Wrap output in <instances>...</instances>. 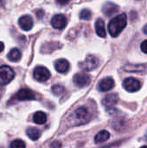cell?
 I'll return each instance as SVG.
<instances>
[{
	"label": "cell",
	"instance_id": "cell-1",
	"mask_svg": "<svg viewBox=\"0 0 147 148\" xmlns=\"http://www.w3.org/2000/svg\"><path fill=\"white\" fill-rule=\"evenodd\" d=\"M126 15L122 13L113 17L108 24V31L113 37L118 36L126 26Z\"/></svg>",
	"mask_w": 147,
	"mask_h": 148
},
{
	"label": "cell",
	"instance_id": "cell-2",
	"mask_svg": "<svg viewBox=\"0 0 147 148\" xmlns=\"http://www.w3.org/2000/svg\"><path fill=\"white\" fill-rule=\"evenodd\" d=\"M91 118L90 113L85 107L77 108L69 117V122L71 126H80L87 123Z\"/></svg>",
	"mask_w": 147,
	"mask_h": 148
},
{
	"label": "cell",
	"instance_id": "cell-3",
	"mask_svg": "<svg viewBox=\"0 0 147 148\" xmlns=\"http://www.w3.org/2000/svg\"><path fill=\"white\" fill-rule=\"evenodd\" d=\"M15 76L13 69L6 65L0 67V86L10 83Z\"/></svg>",
	"mask_w": 147,
	"mask_h": 148
},
{
	"label": "cell",
	"instance_id": "cell-4",
	"mask_svg": "<svg viewBox=\"0 0 147 148\" xmlns=\"http://www.w3.org/2000/svg\"><path fill=\"white\" fill-rule=\"evenodd\" d=\"M99 66V59L92 55H89L87 56L84 62L80 63V68L86 70V71H91L95 69Z\"/></svg>",
	"mask_w": 147,
	"mask_h": 148
},
{
	"label": "cell",
	"instance_id": "cell-5",
	"mask_svg": "<svg viewBox=\"0 0 147 148\" xmlns=\"http://www.w3.org/2000/svg\"><path fill=\"white\" fill-rule=\"evenodd\" d=\"M33 75L37 82H44L50 78V72L47 68L42 66H38L34 69Z\"/></svg>",
	"mask_w": 147,
	"mask_h": 148
},
{
	"label": "cell",
	"instance_id": "cell-6",
	"mask_svg": "<svg viewBox=\"0 0 147 148\" xmlns=\"http://www.w3.org/2000/svg\"><path fill=\"white\" fill-rule=\"evenodd\" d=\"M123 87L126 91L130 93H134L141 88V82L133 77H129L124 80Z\"/></svg>",
	"mask_w": 147,
	"mask_h": 148
},
{
	"label": "cell",
	"instance_id": "cell-7",
	"mask_svg": "<svg viewBox=\"0 0 147 148\" xmlns=\"http://www.w3.org/2000/svg\"><path fill=\"white\" fill-rule=\"evenodd\" d=\"M73 81H74L75 85L77 86L78 88H84V87H87L90 83L91 78L88 75L85 73H78L75 75Z\"/></svg>",
	"mask_w": 147,
	"mask_h": 148
},
{
	"label": "cell",
	"instance_id": "cell-8",
	"mask_svg": "<svg viewBox=\"0 0 147 148\" xmlns=\"http://www.w3.org/2000/svg\"><path fill=\"white\" fill-rule=\"evenodd\" d=\"M15 99L18 101H31L36 99V95L30 89L22 88L16 94Z\"/></svg>",
	"mask_w": 147,
	"mask_h": 148
},
{
	"label": "cell",
	"instance_id": "cell-9",
	"mask_svg": "<svg viewBox=\"0 0 147 148\" xmlns=\"http://www.w3.org/2000/svg\"><path fill=\"white\" fill-rule=\"evenodd\" d=\"M51 24L55 29H62L67 25V18L62 14H57L52 17Z\"/></svg>",
	"mask_w": 147,
	"mask_h": 148
},
{
	"label": "cell",
	"instance_id": "cell-10",
	"mask_svg": "<svg viewBox=\"0 0 147 148\" xmlns=\"http://www.w3.org/2000/svg\"><path fill=\"white\" fill-rule=\"evenodd\" d=\"M114 87V81L111 77H107L102 79L99 83V90L101 92H107L113 89Z\"/></svg>",
	"mask_w": 147,
	"mask_h": 148
},
{
	"label": "cell",
	"instance_id": "cell-11",
	"mask_svg": "<svg viewBox=\"0 0 147 148\" xmlns=\"http://www.w3.org/2000/svg\"><path fill=\"white\" fill-rule=\"evenodd\" d=\"M119 101V95L117 94H109L102 100V104L106 108H112L115 106Z\"/></svg>",
	"mask_w": 147,
	"mask_h": 148
},
{
	"label": "cell",
	"instance_id": "cell-12",
	"mask_svg": "<svg viewBox=\"0 0 147 148\" xmlns=\"http://www.w3.org/2000/svg\"><path fill=\"white\" fill-rule=\"evenodd\" d=\"M18 23L23 30H29L33 27V19L30 16L25 15L19 18Z\"/></svg>",
	"mask_w": 147,
	"mask_h": 148
},
{
	"label": "cell",
	"instance_id": "cell-13",
	"mask_svg": "<svg viewBox=\"0 0 147 148\" xmlns=\"http://www.w3.org/2000/svg\"><path fill=\"white\" fill-rule=\"evenodd\" d=\"M119 10V7L113 3H111V2H107L104 4L103 6V9H102V11L103 13L107 16H113V14L117 13Z\"/></svg>",
	"mask_w": 147,
	"mask_h": 148
},
{
	"label": "cell",
	"instance_id": "cell-14",
	"mask_svg": "<svg viewBox=\"0 0 147 148\" xmlns=\"http://www.w3.org/2000/svg\"><path fill=\"white\" fill-rule=\"evenodd\" d=\"M55 70L59 73H66L69 69V62L66 59H59L55 63Z\"/></svg>",
	"mask_w": 147,
	"mask_h": 148
},
{
	"label": "cell",
	"instance_id": "cell-15",
	"mask_svg": "<svg viewBox=\"0 0 147 148\" xmlns=\"http://www.w3.org/2000/svg\"><path fill=\"white\" fill-rule=\"evenodd\" d=\"M95 31H96V34L100 37H106V36H107L105 23L101 18L97 19V21L95 23Z\"/></svg>",
	"mask_w": 147,
	"mask_h": 148
},
{
	"label": "cell",
	"instance_id": "cell-16",
	"mask_svg": "<svg viewBox=\"0 0 147 148\" xmlns=\"http://www.w3.org/2000/svg\"><path fill=\"white\" fill-rule=\"evenodd\" d=\"M33 121L36 124H38V125H42L44 124L46 121H47V115L45 113L43 112H41V111H38L36 112L34 116H33Z\"/></svg>",
	"mask_w": 147,
	"mask_h": 148
},
{
	"label": "cell",
	"instance_id": "cell-17",
	"mask_svg": "<svg viewBox=\"0 0 147 148\" xmlns=\"http://www.w3.org/2000/svg\"><path fill=\"white\" fill-rule=\"evenodd\" d=\"M109 138H110V134L106 130H102L96 134L94 138V141L95 143H102L107 141Z\"/></svg>",
	"mask_w": 147,
	"mask_h": 148
},
{
	"label": "cell",
	"instance_id": "cell-18",
	"mask_svg": "<svg viewBox=\"0 0 147 148\" xmlns=\"http://www.w3.org/2000/svg\"><path fill=\"white\" fill-rule=\"evenodd\" d=\"M26 134L28 135V137L31 140H37L40 136H41V133L40 131L36 128V127H29L27 129Z\"/></svg>",
	"mask_w": 147,
	"mask_h": 148
},
{
	"label": "cell",
	"instance_id": "cell-19",
	"mask_svg": "<svg viewBox=\"0 0 147 148\" xmlns=\"http://www.w3.org/2000/svg\"><path fill=\"white\" fill-rule=\"evenodd\" d=\"M126 126H127V122L124 119H118L113 122V127L117 131H122L126 129Z\"/></svg>",
	"mask_w": 147,
	"mask_h": 148
},
{
	"label": "cell",
	"instance_id": "cell-20",
	"mask_svg": "<svg viewBox=\"0 0 147 148\" xmlns=\"http://www.w3.org/2000/svg\"><path fill=\"white\" fill-rule=\"evenodd\" d=\"M8 59L11 62H18L21 59V52L17 49H12L8 54Z\"/></svg>",
	"mask_w": 147,
	"mask_h": 148
},
{
	"label": "cell",
	"instance_id": "cell-21",
	"mask_svg": "<svg viewBox=\"0 0 147 148\" xmlns=\"http://www.w3.org/2000/svg\"><path fill=\"white\" fill-rule=\"evenodd\" d=\"M124 69L127 72H141L145 70V66L143 65H130L127 64L125 66Z\"/></svg>",
	"mask_w": 147,
	"mask_h": 148
},
{
	"label": "cell",
	"instance_id": "cell-22",
	"mask_svg": "<svg viewBox=\"0 0 147 148\" xmlns=\"http://www.w3.org/2000/svg\"><path fill=\"white\" fill-rule=\"evenodd\" d=\"M52 92L54 95H62L64 93H65V88L62 86V85H60V84H55L52 87Z\"/></svg>",
	"mask_w": 147,
	"mask_h": 148
},
{
	"label": "cell",
	"instance_id": "cell-23",
	"mask_svg": "<svg viewBox=\"0 0 147 148\" xmlns=\"http://www.w3.org/2000/svg\"><path fill=\"white\" fill-rule=\"evenodd\" d=\"M92 17V13L88 9H84L81 11L80 13V18L82 19V20H90Z\"/></svg>",
	"mask_w": 147,
	"mask_h": 148
},
{
	"label": "cell",
	"instance_id": "cell-24",
	"mask_svg": "<svg viewBox=\"0 0 147 148\" xmlns=\"http://www.w3.org/2000/svg\"><path fill=\"white\" fill-rule=\"evenodd\" d=\"M25 143L21 140H15L11 142L10 147V148H25Z\"/></svg>",
	"mask_w": 147,
	"mask_h": 148
},
{
	"label": "cell",
	"instance_id": "cell-25",
	"mask_svg": "<svg viewBox=\"0 0 147 148\" xmlns=\"http://www.w3.org/2000/svg\"><path fill=\"white\" fill-rule=\"evenodd\" d=\"M62 145L59 141H54L50 144V148H62Z\"/></svg>",
	"mask_w": 147,
	"mask_h": 148
},
{
	"label": "cell",
	"instance_id": "cell-26",
	"mask_svg": "<svg viewBox=\"0 0 147 148\" xmlns=\"http://www.w3.org/2000/svg\"><path fill=\"white\" fill-rule=\"evenodd\" d=\"M140 48H141V50H142L144 53L147 54V40H145V41L141 43Z\"/></svg>",
	"mask_w": 147,
	"mask_h": 148
},
{
	"label": "cell",
	"instance_id": "cell-27",
	"mask_svg": "<svg viewBox=\"0 0 147 148\" xmlns=\"http://www.w3.org/2000/svg\"><path fill=\"white\" fill-rule=\"evenodd\" d=\"M57 1V3H59V4H61V5H65V4H67L70 0H56Z\"/></svg>",
	"mask_w": 147,
	"mask_h": 148
},
{
	"label": "cell",
	"instance_id": "cell-28",
	"mask_svg": "<svg viewBox=\"0 0 147 148\" xmlns=\"http://www.w3.org/2000/svg\"><path fill=\"white\" fill-rule=\"evenodd\" d=\"M36 15H37V16H38V18H42V16H43V11L42 10H37L36 11Z\"/></svg>",
	"mask_w": 147,
	"mask_h": 148
},
{
	"label": "cell",
	"instance_id": "cell-29",
	"mask_svg": "<svg viewBox=\"0 0 147 148\" xmlns=\"http://www.w3.org/2000/svg\"><path fill=\"white\" fill-rule=\"evenodd\" d=\"M3 48H4V45L2 42H0V52L3 50Z\"/></svg>",
	"mask_w": 147,
	"mask_h": 148
},
{
	"label": "cell",
	"instance_id": "cell-30",
	"mask_svg": "<svg viewBox=\"0 0 147 148\" xmlns=\"http://www.w3.org/2000/svg\"><path fill=\"white\" fill-rule=\"evenodd\" d=\"M143 30H144V33L147 35V24H146L145 26H144V29H143Z\"/></svg>",
	"mask_w": 147,
	"mask_h": 148
},
{
	"label": "cell",
	"instance_id": "cell-31",
	"mask_svg": "<svg viewBox=\"0 0 147 148\" xmlns=\"http://www.w3.org/2000/svg\"><path fill=\"white\" fill-rule=\"evenodd\" d=\"M140 148H147V146H144V147H142Z\"/></svg>",
	"mask_w": 147,
	"mask_h": 148
},
{
	"label": "cell",
	"instance_id": "cell-32",
	"mask_svg": "<svg viewBox=\"0 0 147 148\" xmlns=\"http://www.w3.org/2000/svg\"><path fill=\"white\" fill-rule=\"evenodd\" d=\"M146 140H147V134H146Z\"/></svg>",
	"mask_w": 147,
	"mask_h": 148
}]
</instances>
